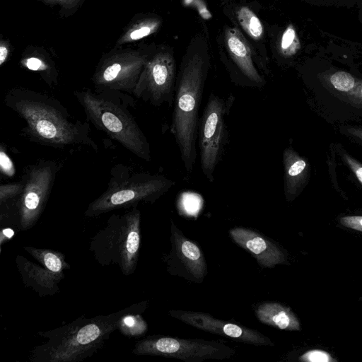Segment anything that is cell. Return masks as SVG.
Segmentation results:
<instances>
[{
	"instance_id": "cell-18",
	"label": "cell",
	"mask_w": 362,
	"mask_h": 362,
	"mask_svg": "<svg viewBox=\"0 0 362 362\" xmlns=\"http://www.w3.org/2000/svg\"><path fill=\"white\" fill-rule=\"evenodd\" d=\"M237 20L241 28L254 40H259L264 35V26L257 16L248 7L238 8Z\"/></svg>"
},
{
	"instance_id": "cell-22",
	"label": "cell",
	"mask_w": 362,
	"mask_h": 362,
	"mask_svg": "<svg viewBox=\"0 0 362 362\" xmlns=\"http://www.w3.org/2000/svg\"><path fill=\"white\" fill-rule=\"evenodd\" d=\"M23 189L22 180L0 185V205L12 201L18 197Z\"/></svg>"
},
{
	"instance_id": "cell-1",
	"label": "cell",
	"mask_w": 362,
	"mask_h": 362,
	"mask_svg": "<svg viewBox=\"0 0 362 362\" xmlns=\"http://www.w3.org/2000/svg\"><path fill=\"white\" fill-rule=\"evenodd\" d=\"M5 105L25 123L23 135L30 141L54 148L87 146L98 151L88 122L71 116L55 98L23 88L6 91Z\"/></svg>"
},
{
	"instance_id": "cell-17",
	"label": "cell",
	"mask_w": 362,
	"mask_h": 362,
	"mask_svg": "<svg viewBox=\"0 0 362 362\" xmlns=\"http://www.w3.org/2000/svg\"><path fill=\"white\" fill-rule=\"evenodd\" d=\"M258 320L263 324L280 329L300 330V322L292 310L278 303L267 302L258 305L255 310Z\"/></svg>"
},
{
	"instance_id": "cell-5",
	"label": "cell",
	"mask_w": 362,
	"mask_h": 362,
	"mask_svg": "<svg viewBox=\"0 0 362 362\" xmlns=\"http://www.w3.org/2000/svg\"><path fill=\"white\" fill-rule=\"evenodd\" d=\"M110 174L106 190L88 204L86 216L136 207L140 202L153 204L175 185L163 175L134 171L122 164L112 167Z\"/></svg>"
},
{
	"instance_id": "cell-4",
	"label": "cell",
	"mask_w": 362,
	"mask_h": 362,
	"mask_svg": "<svg viewBox=\"0 0 362 362\" xmlns=\"http://www.w3.org/2000/svg\"><path fill=\"white\" fill-rule=\"evenodd\" d=\"M74 94L84 110L87 122L139 158L151 160L150 144L128 110L134 105L132 95L88 89L75 90Z\"/></svg>"
},
{
	"instance_id": "cell-23",
	"label": "cell",
	"mask_w": 362,
	"mask_h": 362,
	"mask_svg": "<svg viewBox=\"0 0 362 362\" xmlns=\"http://www.w3.org/2000/svg\"><path fill=\"white\" fill-rule=\"evenodd\" d=\"M0 170L1 174L8 177H13L16 173L14 164L3 144L0 146Z\"/></svg>"
},
{
	"instance_id": "cell-7",
	"label": "cell",
	"mask_w": 362,
	"mask_h": 362,
	"mask_svg": "<svg viewBox=\"0 0 362 362\" xmlns=\"http://www.w3.org/2000/svg\"><path fill=\"white\" fill-rule=\"evenodd\" d=\"M59 170V165L56 160L47 159H40L25 168L21 177L23 191L18 197L10 201L16 210L20 230L30 229L40 218Z\"/></svg>"
},
{
	"instance_id": "cell-29",
	"label": "cell",
	"mask_w": 362,
	"mask_h": 362,
	"mask_svg": "<svg viewBox=\"0 0 362 362\" xmlns=\"http://www.w3.org/2000/svg\"><path fill=\"white\" fill-rule=\"evenodd\" d=\"M14 235V231L12 228H4L1 230L0 235V245L1 248L2 245L6 243L8 240H11Z\"/></svg>"
},
{
	"instance_id": "cell-15",
	"label": "cell",
	"mask_w": 362,
	"mask_h": 362,
	"mask_svg": "<svg viewBox=\"0 0 362 362\" xmlns=\"http://www.w3.org/2000/svg\"><path fill=\"white\" fill-rule=\"evenodd\" d=\"M231 238L248 251L264 268H272L286 263L282 250L272 240L253 230L235 227L229 230Z\"/></svg>"
},
{
	"instance_id": "cell-32",
	"label": "cell",
	"mask_w": 362,
	"mask_h": 362,
	"mask_svg": "<svg viewBox=\"0 0 362 362\" xmlns=\"http://www.w3.org/2000/svg\"><path fill=\"white\" fill-rule=\"evenodd\" d=\"M359 97L362 98V86L359 88Z\"/></svg>"
},
{
	"instance_id": "cell-24",
	"label": "cell",
	"mask_w": 362,
	"mask_h": 362,
	"mask_svg": "<svg viewBox=\"0 0 362 362\" xmlns=\"http://www.w3.org/2000/svg\"><path fill=\"white\" fill-rule=\"evenodd\" d=\"M299 359L308 362H330L334 361L329 353L320 349L310 350L303 354Z\"/></svg>"
},
{
	"instance_id": "cell-8",
	"label": "cell",
	"mask_w": 362,
	"mask_h": 362,
	"mask_svg": "<svg viewBox=\"0 0 362 362\" xmlns=\"http://www.w3.org/2000/svg\"><path fill=\"white\" fill-rule=\"evenodd\" d=\"M234 101L230 95L223 98L211 93L199 121L198 145L200 165L203 174L210 182L214 180V173L228 140L226 118Z\"/></svg>"
},
{
	"instance_id": "cell-3",
	"label": "cell",
	"mask_w": 362,
	"mask_h": 362,
	"mask_svg": "<svg viewBox=\"0 0 362 362\" xmlns=\"http://www.w3.org/2000/svg\"><path fill=\"white\" fill-rule=\"evenodd\" d=\"M148 306L146 301L132 304L106 315L75 320L38 335L47 341L32 349L28 359L32 362H81L98 352L118 329L122 317L131 313H141Z\"/></svg>"
},
{
	"instance_id": "cell-6",
	"label": "cell",
	"mask_w": 362,
	"mask_h": 362,
	"mask_svg": "<svg viewBox=\"0 0 362 362\" xmlns=\"http://www.w3.org/2000/svg\"><path fill=\"white\" fill-rule=\"evenodd\" d=\"M141 240V212L136 206L110 216L91 238L89 250L100 265H116L123 275L129 276L136 269Z\"/></svg>"
},
{
	"instance_id": "cell-25",
	"label": "cell",
	"mask_w": 362,
	"mask_h": 362,
	"mask_svg": "<svg viewBox=\"0 0 362 362\" xmlns=\"http://www.w3.org/2000/svg\"><path fill=\"white\" fill-rule=\"evenodd\" d=\"M341 156L348 167L352 170L362 185V164L344 151L341 152Z\"/></svg>"
},
{
	"instance_id": "cell-28",
	"label": "cell",
	"mask_w": 362,
	"mask_h": 362,
	"mask_svg": "<svg viewBox=\"0 0 362 362\" xmlns=\"http://www.w3.org/2000/svg\"><path fill=\"white\" fill-rule=\"evenodd\" d=\"M151 31V28L150 27L144 26L131 33L130 37L132 40H138L148 35Z\"/></svg>"
},
{
	"instance_id": "cell-27",
	"label": "cell",
	"mask_w": 362,
	"mask_h": 362,
	"mask_svg": "<svg viewBox=\"0 0 362 362\" xmlns=\"http://www.w3.org/2000/svg\"><path fill=\"white\" fill-rule=\"evenodd\" d=\"M26 66L33 71H44L47 67L43 62L36 57H30L25 62Z\"/></svg>"
},
{
	"instance_id": "cell-14",
	"label": "cell",
	"mask_w": 362,
	"mask_h": 362,
	"mask_svg": "<svg viewBox=\"0 0 362 362\" xmlns=\"http://www.w3.org/2000/svg\"><path fill=\"white\" fill-rule=\"evenodd\" d=\"M170 315L182 322L210 333L255 346H274L272 340L261 332L235 323L214 318L208 313L197 311L170 310Z\"/></svg>"
},
{
	"instance_id": "cell-9",
	"label": "cell",
	"mask_w": 362,
	"mask_h": 362,
	"mask_svg": "<svg viewBox=\"0 0 362 362\" xmlns=\"http://www.w3.org/2000/svg\"><path fill=\"white\" fill-rule=\"evenodd\" d=\"M235 352L233 348L218 341L163 336H148L138 341L132 349L137 356L175 358L186 362L229 358Z\"/></svg>"
},
{
	"instance_id": "cell-26",
	"label": "cell",
	"mask_w": 362,
	"mask_h": 362,
	"mask_svg": "<svg viewBox=\"0 0 362 362\" xmlns=\"http://www.w3.org/2000/svg\"><path fill=\"white\" fill-rule=\"evenodd\" d=\"M340 223L346 227L362 232V216H346L339 218Z\"/></svg>"
},
{
	"instance_id": "cell-16",
	"label": "cell",
	"mask_w": 362,
	"mask_h": 362,
	"mask_svg": "<svg viewBox=\"0 0 362 362\" xmlns=\"http://www.w3.org/2000/svg\"><path fill=\"white\" fill-rule=\"evenodd\" d=\"M284 169V194L287 201H293L304 188L309 178L310 165L308 160L300 156L290 146L283 152Z\"/></svg>"
},
{
	"instance_id": "cell-21",
	"label": "cell",
	"mask_w": 362,
	"mask_h": 362,
	"mask_svg": "<svg viewBox=\"0 0 362 362\" xmlns=\"http://www.w3.org/2000/svg\"><path fill=\"white\" fill-rule=\"evenodd\" d=\"M329 81L334 88L346 93L353 92L357 86L356 80L345 71L334 72L329 76Z\"/></svg>"
},
{
	"instance_id": "cell-19",
	"label": "cell",
	"mask_w": 362,
	"mask_h": 362,
	"mask_svg": "<svg viewBox=\"0 0 362 362\" xmlns=\"http://www.w3.org/2000/svg\"><path fill=\"white\" fill-rule=\"evenodd\" d=\"M118 329L125 336L135 337L144 334L148 325L141 313H131L122 317Z\"/></svg>"
},
{
	"instance_id": "cell-31",
	"label": "cell",
	"mask_w": 362,
	"mask_h": 362,
	"mask_svg": "<svg viewBox=\"0 0 362 362\" xmlns=\"http://www.w3.org/2000/svg\"><path fill=\"white\" fill-rule=\"evenodd\" d=\"M8 54V50L6 47L1 45L0 47V65L6 61Z\"/></svg>"
},
{
	"instance_id": "cell-12",
	"label": "cell",
	"mask_w": 362,
	"mask_h": 362,
	"mask_svg": "<svg viewBox=\"0 0 362 362\" xmlns=\"http://www.w3.org/2000/svg\"><path fill=\"white\" fill-rule=\"evenodd\" d=\"M171 249L165 257L167 269L190 281L201 283L207 274V264L199 247L187 239L171 221Z\"/></svg>"
},
{
	"instance_id": "cell-11",
	"label": "cell",
	"mask_w": 362,
	"mask_h": 362,
	"mask_svg": "<svg viewBox=\"0 0 362 362\" xmlns=\"http://www.w3.org/2000/svg\"><path fill=\"white\" fill-rule=\"evenodd\" d=\"M176 64L170 52L158 54L141 74L133 95L153 106H172L176 85Z\"/></svg>"
},
{
	"instance_id": "cell-30",
	"label": "cell",
	"mask_w": 362,
	"mask_h": 362,
	"mask_svg": "<svg viewBox=\"0 0 362 362\" xmlns=\"http://www.w3.org/2000/svg\"><path fill=\"white\" fill-rule=\"evenodd\" d=\"M346 132L362 141V127H351L346 129Z\"/></svg>"
},
{
	"instance_id": "cell-10",
	"label": "cell",
	"mask_w": 362,
	"mask_h": 362,
	"mask_svg": "<svg viewBox=\"0 0 362 362\" xmlns=\"http://www.w3.org/2000/svg\"><path fill=\"white\" fill-rule=\"evenodd\" d=\"M23 250L39 263L22 255L16 256L17 269L24 285L32 288L41 297L58 293L59 284L65 277L64 270L70 269L64 255L52 249L31 246H25Z\"/></svg>"
},
{
	"instance_id": "cell-2",
	"label": "cell",
	"mask_w": 362,
	"mask_h": 362,
	"mask_svg": "<svg viewBox=\"0 0 362 362\" xmlns=\"http://www.w3.org/2000/svg\"><path fill=\"white\" fill-rule=\"evenodd\" d=\"M209 67L206 41L196 38L183 56L177 75L170 127L187 173L196 163L199 110Z\"/></svg>"
},
{
	"instance_id": "cell-20",
	"label": "cell",
	"mask_w": 362,
	"mask_h": 362,
	"mask_svg": "<svg viewBox=\"0 0 362 362\" xmlns=\"http://www.w3.org/2000/svg\"><path fill=\"white\" fill-rule=\"evenodd\" d=\"M279 47L281 53L286 57L295 54L299 49L300 42L292 25H289L284 31Z\"/></svg>"
},
{
	"instance_id": "cell-13",
	"label": "cell",
	"mask_w": 362,
	"mask_h": 362,
	"mask_svg": "<svg viewBox=\"0 0 362 362\" xmlns=\"http://www.w3.org/2000/svg\"><path fill=\"white\" fill-rule=\"evenodd\" d=\"M224 42L229 56L226 66L233 82L241 87L263 88L266 81L256 67L251 49L240 31L236 28H227Z\"/></svg>"
}]
</instances>
